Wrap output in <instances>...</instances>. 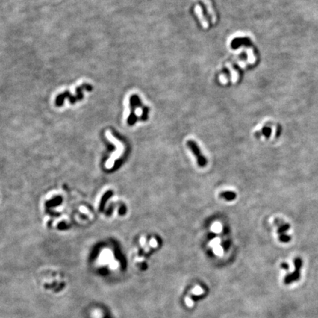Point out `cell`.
<instances>
[{
    "label": "cell",
    "mask_w": 318,
    "mask_h": 318,
    "mask_svg": "<svg viewBox=\"0 0 318 318\" xmlns=\"http://www.w3.org/2000/svg\"><path fill=\"white\" fill-rule=\"evenodd\" d=\"M87 90V91H91V86L90 85L88 84H83L82 86H80V87H78L76 90V94L77 95L75 97H74L73 95H72V94H70L68 91H66L64 92L60 93L59 95L57 96L55 99V105L57 107H61L63 104L64 101L66 99H69V102L70 103L74 104L75 102L80 101L82 98L83 97V90Z\"/></svg>",
    "instance_id": "cell-1"
},
{
    "label": "cell",
    "mask_w": 318,
    "mask_h": 318,
    "mask_svg": "<svg viewBox=\"0 0 318 318\" xmlns=\"http://www.w3.org/2000/svg\"><path fill=\"white\" fill-rule=\"evenodd\" d=\"M105 136H106V137L107 138V139H108L109 141H111L112 143H113V144H114L117 147V150L114 152V154H113V155L110 156V158H109V160H107V162L106 163V165H105L106 167L110 169V168L113 167L116 159L119 158L120 155L122 154V152L124 150V147L122 144L121 143L117 140L114 136L111 134V133H110V131H107V132L105 133Z\"/></svg>",
    "instance_id": "cell-2"
},
{
    "label": "cell",
    "mask_w": 318,
    "mask_h": 318,
    "mask_svg": "<svg viewBox=\"0 0 318 318\" xmlns=\"http://www.w3.org/2000/svg\"><path fill=\"white\" fill-rule=\"evenodd\" d=\"M294 264H295V270L292 273L288 274L286 275L284 278V284H290L292 282L297 281L300 278V269L302 267L303 261L300 258H296L294 260Z\"/></svg>",
    "instance_id": "cell-3"
},
{
    "label": "cell",
    "mask_w": 318,
    "mask_h": 318,
    "mask_svg": "<svg viewBox=\"0 0 318 318\" xmlns=\"http://www.w3.org/2000/svg\"><path fill=\"white\" fill-rule=\"evenodd\" d=\"M187 146L189 147V148L192 150V152H193L194 155L196 156V158H197L199 166H200V167L205 166V164L207 163V160L205 157L201 154V151H200V148H199V147L197 146V144H196L195 141L192 140L188 141Z\"/></svg>",
    "instance_id": "cell-4"
},
{
    "label": "cell",
    "mask_w": 318,
    "mask_h": 318,
    "mask_svg": "<svg viewBox=\"0 0 318 318\" xmlns=\"http://www.w3.org/2000/svg\"><path fill=\"white\" fill-rule=\"evenodd\" d=\"M194 10H195L196 15H197V17H198L199 21H200V24H201V25L203 26V28H205V29L208 28V22H207L206 19H205V18H204V16H203V10H202L201 7H200V5H197L195 7V9H194Z\"/></svg>",
    "instance_id": "cell-5"
},
{
    "label": "cell",
    "mask_w": 318,
    "mask_h": 318,
    "mask_svg": "<svg viewBox=\"0 0 318 318\" xmlns=\"http://www.w3.org/2000/svg\"><path fill=\"white\" fill-rule=\"evenodd\" d=\"M203 2L205 3V7H206L207 10H208V14H209L210 16H211L212 23H215V22H216V14H215L214 10H213V7H212L211 1H210V0H203Z\"/></svg>",
    "instance_id": "cell-6"
},
{
    "label": "cell",
    "mask_w": 318,
    "mask_h": 318,
    "mask_svg": "<svg viewBox=\"0 0 318 318\" xmlns=\"http://www.w3.org/2000/svg\"><path fill=\"white\" fill-rule=\"evenodd\" d=\"M221 197H223L225 200L231 201V200H234L237 197V194L233 192H225L221 193Z\"/></svg>",
    "instance_id": "cell-7"
},
{
    "label": "cell",
    "mask_w": 318,
    "mask_h": 318,
    "mask_svg": "<svg viewBox=\"0 0 318 318\" xmlns=\"http://www.w3.org/2000/svg\"><path fill=\"white\" fill-rule=\"evenodd\" d=\"M290 225L289 224H282L279 227L278 230V233L279 234H284L286 231H287L290 229Z\"/></svg>",
    "instance_id": "cell-8"
},
{
    "label": "cell",
    "mask_w": 318,
    "mask_h": 318,
    "mask_svg": "<svg viewBox=\"0 0 318 318\" xmlns=\"http://www.w3.org/2000/svg\"><path fill=\"white\" fill-rule=\"evenodd\" d=\"M110 195H111V192H107V193H106L105 194V196H104V197H102V200L101 201L100 208H99V209H100V210L103 209V207H104V205H105V200H107V199L108 198V197H110Z\"/></svg>",
    "instance_id": "cell-9"
},
{
    "label": "cell",
    "mask_w": 318,
    "mask_h": 318,
    "mask_svg": "<svg viewBox=\"0 0 318 318\" xmlns=\"http://www.w3.org/2000/svg\"><path fill=\"white\" fill-rule=\"evenodd\" d=\"M279 239H280L281 242H284V243H287L289 242L291 240V237L288 235H286V234H281L280 237H279Z\"/></svg>",
    "instance_id": "cell-10"
},
{
    "label": "cell",
    "mask_w": 318,
    "mask_h": 318,
    "mask_svg": "<svg viewBox=\"0 0 318 318\" xmlns=\"http://www.w3.org/2000/svg\"><path fill=\"white\" fill-rule=\"evenodd\" d=\"M271 132H272V131H271V129L269 128H264L262 129V133L264 134V136H266V138L269 137V136H270V134H271Z\"/></svg>",
    "instance_id": "cell-11"
},
{
    "label": "cell",
    "mask_w": 318,
    "mask_h": 318,
    "mask_svg": "<svg viewBox=\"0 0 318 318\" xmlns=\"http://www.w3.org/2000/svg\"><path fill=\"white\" fill-rule=\"evenodd\" d=\"M281 267L286 269V270H288V269H290V266H289V265L287 264V263H282V264H281Z\"/></svg>",
    "instance_id": "cell-12"
}]
</instances>
